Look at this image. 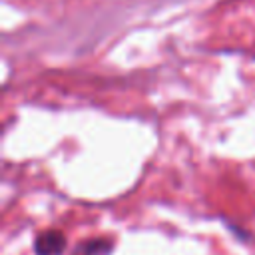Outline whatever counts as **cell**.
<instances>
[{"label":"cell","mask_w":255,"mask_h":255,"mask_svg":"<svg viewBox=\"0 0 255 255\" xmlns=\"http://www.w3.org/2000/svg\"><path fill=\"white\" fill-rule=\"evenodd\" d=\"M66 235L58 229H50L44 233H38L34 239V253L36 255H60L66 249Z\"/></svg>","instance_id":"6da1fadb"},{"label":"cell","mask_w":255,"mask_h":255,"mask_svg":"<svg viewBox=\"0 0 255 255\" xmlns=\"http://www.w3.org/2000/svg\"><path fill=\"white\" fill-rule=\"evenodd\" d=\"M112 251V241L98 237V239H88L76 245L72 255H108Z\"/></svg>","instance_id":"7a4b0ae2"}]
</instances>
